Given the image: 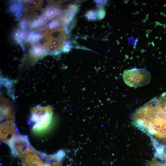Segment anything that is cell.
Returning a JSON list of instances; mask_svg holds the SVG:
<instances>
[{
	"mask_svg": "<svg viewBox=\"0 0 166 166\" xmlns=\"http://www.w3.org/2000/svg\"><path fill=\"white\" fill-rule=\"evenodd\" d=\"M147 166H166V164L160 161V160H153L148 162Z\"/></svg>",
	"mask_w": 166,
	"mask_h": 166,
	"instance_id": "13",
	"label": "cell"
},
{
	"mask_svg": "<svg viewBox=\"0 0 166 166\" xmlns=\"http://www.w3.org/2000/svg\"><path fill=\"white\" fill-rule=\"evenodd\" d=\"M62 161L54 159L46 161L42 166H62Z\"/></svg>",
	"mask_w": 166,
	"mask_h": 166,
	"instance_id": "6",
	"label": "cell"
},
{
	"mask_svg": "<svg viewBox=\"0 0 166 166\" xmlns=\"http://www.w3.org/2000/svg\"><path fill=\"white\" fill-rule=\"evenodd\" d=\"M41 18L45 23L48 22L50 19L49 17L46 14L43 15L41 17Z\"/></svg>",
	"mask_w": 166,
	"mask_h": 166,
	"instance_id": "18",
	"label": "cell"
},
{
	"mask_svg": "<svg viewBox=\"0 0 166 166\" xmlns=\"http://www.w3.org/2000/svg\"><path fill=\"white\" fill-rule=\"evenodd\" d=\"M31 120L34 123V132H39L47 129L50 125L53 115V109L50 107H37L31 110Z\"/></svg>",
	"mask_w": 166,
	"mask_h": 166,
	"instance_id": "1",
	"label": "cell"
},
{
	"mask_svg": "<svg viewBox=\"0 0 166 166\" xmlns=\"http://www.w3.org/2000/svg\"><path fill=\"white\" fill-rule=\"evenodd\" d=\"M60 10L55 7H50L46 11V15L49 17H53L60 14Z\"/></svg>",
	"mask_w": 166,
	"mask_h": 166,
	"instance_id": "10",
	"label": "cell"
},
{
	"mask_svg": "<svg viewBox=\"0 0 166 166\" xmlns=\"http://www.w3.org/2000/svg\"><path fill=\"white\" fill-rule=\"evenodd\" d=\"M97 19L101 20L103 19L106 15V11L102 7H100L97 11Z\"/></svg>",
	"mask_w": 166,
	"mask_h": 166,
	"instance_id": "14",
	"label": "cell"
},
{
	"mask_svg": "<svg viewBox=\"0 0 166 166\" xmlns=\"http://www.w3.org/2000/svg\"><path fill=\"white\" fill-rule=\"evenodd\" d=\"M23 7L21 2L15 1L11 5L10 7L11 11L13 13L17 12V14L20 13V10Z\"/></svg>",
	"mask_w": 166,
	"mask_h": 166,
	"instance_id": "8",
	"label": "cell"
},
{
	"mask_svg": "<svg viewBox=\"0 0 166 166\" xmlns=\"http://www.w3.org/2000/svg\"><path fill=\"white\" fill-rule=\"evenodd\" d=\"M41 2L40 1H26V4L31 9H34L39 7L41 4Z\"/></svg>",
	"mask_w": 166,
	"mask_h": 166,
	"instance_id": "12",
	"label": "cell"
},
{
	"mask_svg": "<svg viewBox=\"0 0 166 166\" xmlns=\"http://www.w3.org/2000/svg\"><path fill=\"white\" fill-rule=\"evenodd\" d=\"M45 53V51L41 47L36 46L33 47L32 50V53L35 57H39Z\"/></svg>",
	"mask_w": 166,
	"mask_h": 166,
	"instance_id": "7",
	"label": "cell"
},
{
	"mask_svg": "<svg viewBox=\"0 0 166 166\" xmlns=\"http://www.w3.org/2000/svg\"><path fill=\"white\" fill-rule=\"evenodd\" d=\"M165 110H166V105H165Z\"/></svg>",
	"mask_w": 166,
	"mask_h": 166,
	"instance_id": "19",
	"label": "cell"
},
{
	"mask_svg": "<svg viewBox=\"0 0 166 166\" xmlns=\"http://www.w3.org/2000/svg\"><path fill=\"white\" fill-rule=\"evenodd\" d=\"M123 77L127 85L135 88L148 84L151 79V74L146 69L134 68L126 70L124 72Z\"/></svg>",
	"mask_w": 166,
	"mask_h": 166,
	"instance_id": "2",
	"label": "cell"
},
{
	"mask_svg": "<svg viewBox=\"0 0 166 166\" xmlns=\"http://www.w3.org/2000/svg\"><path fill=\"white\" fill-rule=\"evenodd\" d=\"M7 143L11 148L12 154L15 156H19L34 150L28 138L21 136H16Z\"/></svg>",
	"mask_w": 166,
	"mask_h": 166,
	"instance_id": "3",
	"label": "cell"
},
{
	"mask_svg": "<svg viewBox=\"0 0 166 166\" xmlns=\"http://www.w3.org/2000/svg\"><path fill=\"white\" fill-rule=\"evenodd\" d=\"M86 18L90 21H94L97 19V12L95 10H91L87 12L86 15Z\"/></svg>",
	"mask_w": 166,
	"mask_h": 166,
	"instance_id": "11",
	"label": "cell"
},
{
	"mask_svg": "<svg viewBox=\"0 0 166 166\" xmlns=\"http://www.w3.org/2000/svg\"><path fill=\"white\" fill-rule=\"evenodd\" d=\"M72 48V46L69 44L63 47L62 50L64 53H68L71 50Z\"/></svg>",
	"mask_w": 166,
	"mask_h": 166,
	"instance_id": "16",
	"label": "cell"
},
{
	"mask_svg": "<svg viewBox=\"0 0 166 166\" xmlns=\"http://www.w3.org/2000/svg\"><path fill=\"white\" fill-rule=\"evenodd\" d=\"M19 156L24 166H42L44 164L43 158L34 150Z\"/></svg>",
	"mask_w": 166,
	"mask_h": 166,
	"instance_id": "5",
	"label": "cell"
},
{
	"mask_svg": "<svg viewBox=\"0 0 166 166\" xmlns=\"http://www.w3.org/2000/svg\"><path fill=\"white\" fill-rule=\"evenodd\" d=\"M44 23L45 22L43 21L41 18L38 19V20L33 21L31 24V27L32 28H37Z\"/></svg>",
	"mask_w": 166,
	"mask_h": 166,
	"instance_id": "15",
	"label": "cell"
},
{
	"mask_svg": "<svg viewBox=\"0 0 166 166\" xmlns=\"http://www.w3.org/2000/svg\"><path fill=\"white\" fill-rule=\"evenodd\" d=\"M94 1L96 4H97L100 8L102 7H101L103 6L107 2V1Z\"/></svg>",
	"mask_w": 166,
	"mask_h": 166,
	"instance_id": "17",
	"label": "cell"
},
{
	"mask_svg": "<svg viewBox=\"0 0 166 166\" xmlns=\"http://www.w3.org/2000/svg\"><path fill=\"white\" fill-rule=\"evenodd\" d=\"M16 131L15 122L13 120H7L1 125V140L7 143L16 136Z\"/></svg>",
	"mask_w": 166,
	"mask_h": 166,
	"instance_id": "4",
	"label": "cell"
},
{
	"mask_svg": "<svg viewBox=\"0 0 166 166\" xmlns=\"http://www.w3.org/2000/svg\"><path fill=\"white\" fill-rule=\"evenodd\" d=\"M79 10V7L76 5H71L67 8V12L70 16L73 18V17L77 13Z\"/></svg>",
	"mask_w": 166,
	"mask_h": 166,
	"instance_id": "9",
	"label": "cell"
}]
</instances>
